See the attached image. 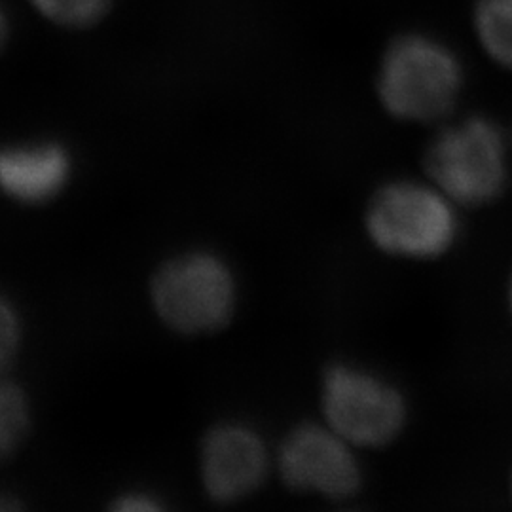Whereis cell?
I'll return each instance as SVG.
<instances>
[{
	"mask_svg": "<svg viewBox=\"0 0 512 512\" xmlns=\"http://www.w3.org/2000/svg\"><path fill=\"white\" fill-rule=\"evenodd\" d=\"M101 512H173V507L158 490L133 484L112 492Z\"/></svg>",
	"mask_w": 512,
	"mask_h": 512,
	"instance_id": "obj_12",
	"label": "cell"
},
{
	"mask_svg": "<svg viewBox=\"0 0 512 512\" xmlns=\"http://www.w3.org/2000/svg\"><path fill=\"white\" fill-rule=\"evenodd\" d=\"M196 463L205 499L232 507L262 490L274 469V452L253 423L228 418L203 433Z\"/></svg>",
	"mask_w": 512,
	"mask_h": 512,
	"instance_id": "obj_7",
	"label": "cell"
},
{
	"mask_svg": "<svg viewBox=\"0 0 512 512\" xmlns=\"http://www.w3.org/2000/svg\"><path fill=\"white\" fill-rule=\"evenodd\" d=\"M465 84L458 52L427 33L389 42L376 74L382 109L404 124H435L450 116Z\"/></svg>",
	"mask_w": 512,
	"mask_h": 512,
	"instance_id": "obj_1",
	"label": "cell"
},
{
	"mask_svg": "<svg viewBox=\"0 0 512 512\" xmlns=\"http://www.w3.org/2000/svg\"><path fill=\"white\" fill-rule=\"evenodd\" d=\"M427 181L461 207L495 202L509 177V139L486 116L444 124L425 148Z\"/></svg>",
	"mask_w": 512,
	"mask_h": 512,
	"instance_id": "obj_3",
	"label": "cell"
},
{
	"mask_svg": "<svg viewBox=\"0 0 512 512\" xmlns=\"http://www.w3.org/2000/svg\"><path fill=\"white\" fill-rule=\"evenodd\" d=\"M323 423L355 450H382L401 439L410 406L403 389L382 372L357 365H330L319 385Z\"/></svg>",
	"mask_w": 512,
	"mask_h": 512,
	"instance_id": "obj_4",
	"label": "cell"
},
{
	"mask_svg": "<svg viewBox=\"0 0 512 512\" xmlns=\"http://www.w3.org/2000/svg\"><path fill=\"white\" fill-rule=\"evenodd\" d=\"M509 494H511V501H512V471H511V480H509Z\"/></svg>",
	"mask_w": 512,
	"mask_h": 512,
	"instance_id": "obj_17",
	"label": "cell"
},
{
	"mask_svg": "<svg viewBox=\"0 0 512 512\" xmlns=\"http://www.w3.org/2000/svg\"><path fill=\"white\" fill-rule=\"evenodd\" d=\"M71 173V154L59 143L0 148V192L14 202H52L69 183Z\"/></svg>",
	"mask_w": 512,
	"mask_h": 512,
	"instance_id": "obj_8",
	"label": "cell"
},
{
	"mask_svg": "<svg viewBox=\"0 0 512 512\" xmlns=\"http://www.w3.org/2000/svg\"><path fill=\"white\" fill-rule=\"evenodd\" d=\"M38 12L69 29L92 27L109 12L112 0H31Z\"/></svg>",
	"mask_w": 512,
	"mask_h": 512,
	"instance_id": "obj_11",
	"label": "cell"
},
{
	"mask_svg": "<svg viewBox=\"0 0 512 512\" xmlns=\"http://www.w3.org/2000/svg\"><path fill=\"white\" fill-rule=\"evenodd\" d=\"M509 141H511V145H512V135H511V139H509Z\"/></svg>",
	"mask_w": 512,
	"mask_h": 512,
	"instance_id": "obj_19",
	"label": "cell"
},
{
	"mask_svg": "<svg viewBox=\"0 0 512 512\" xmlns=\"http://www.w3.org/2000/svg\"><path fill=\"white\" fill-rule=\"evenodd\" d=\"M8 31H10V27H8V16H6L4 8L0 6V48H2L4 40L8 37Z\"/></svg>",
	"mask_w": 512,
	"mask_h": 512,
	"instance_id": "obj_15",
	"label": "cell"
},
{
	"mask_svg": "<svg viewBox=\"0 0 512 512\" xmlns=\"http://www.w3.org/2000/svg\"><path fill=\"white\" fill-rule=\"evenodd\" d=\"M365 234L382 255L429 262L448 255L461 234L459 207L429 181L395 179L366 203Z\"/></svg>",
	"mask_w": 512,
	"mask_h": 512,
	"instance_id": "obj_2",
	"label": "cell"
},
{
	"mask_svg": "<svg viewBox=\"0 0 512 512\" xmlns=\"http://www.w3.org/2000/svg\"><path fill=\"white\" fill-rule=\"evenodd\" d=\"M507 306H509V311H511L512 317V274L511 279H509V287H507Z\"/></svg>",
	"mask_w": 512,
	"mask_h": 512,
	"instance_id": "obj_16",
	"label": "cell"
},
{
	"mask_svg": "<svg viewBox=\"0 0 512 512\" xmlns=\"http://www.w3.org/2000/svg\"><path fill=\"white\" fill-rule=\"evenodd\" d=\"M150 296L169 329L202 336L232 321L238 310V277L230 262L215 251H186L158 268Z\"/></svg>",
	"mask_w": 512,
	"mask_h": 512,
	"instance_id": "obj_5",
	"label": "cell"
},
{
	"mask_svg": "<svg viewBox=\"0 0 512 512\" xmlns=\"http://www.w3.org/2000/svg\"><path fill=\"white\" fill-rule=\"evenodd\" d=\"M473 29L482 52L512 71V0H476Z\"/></svg>",
	"mask_w": 512,
	"mask_h": 512,
	"instance_id": "obj_10",
	"label": "cell"
},
{
	"mask_svg": "<svg viewBox=\"0 0 512 512\" xmlns=\"http://www.w3.org/2000/svg\"><path fill=\"white\" fill-rule=\"evenodd\" d=\"M21 344V319L14 304L0 294V374L12 365Z\"/></svg>",
	"mask_w": 512,
	"mask_h": 512,
	"instance_id": "obj_13",
	"label": "cell"
},
{
	"mask_svg": "<svg viewBox=\"0 0 512 512\" xmlns=\"http://www.w3.org/2000/svg\"><path fill=\"white\" fill-rule=\"evenodd\" d=\"M0 512H33V509L16 488L0 484Z\"/></svg>",
	"mask_w": 512,
	"mask_h": 512,
	"instance_id": "obj_14",
	"label": "cell"
},
{
	"mask_svg": "<svg viewBox=\"0 0 512 512\" xmlns=\"http://www.w3.org/2000/svg\"><path fill=\"white\" fill-rule=\"evenodd\" d=\"M340 512H357V511H340Z\"/></svg>",
	"mask_w": 512,
	"mask_h": 512,
	"instance_id": "obj_18",
	"label": "cell"
},
{
	"mask_svg": "<svg viewBox=\"0 0 512 512\" xmlns=\"http://www.w3.org/2000/svg\"><path fill=\"white\" fill-rule=\"evenodd\" d=\"M274 469L287 490L329 501L353 499L365 486L357 450L323 421L291 427L275 448Z\"/></svg>",
	"mask_w": 512,
	"mask_h": 512,
	"instance_id": "obj_6",
	"label": "cell"
},
{
	"mask_svg": "<svg viewBox=\"0 0 512 512\" xmlns=\"http://www.w3.org/2000/svg\"><path fill=\"white\" fill-rule=\"evenodd\" d=\"M35 429V410L29 391L0 374V465L12 463L25 450Z\"/></svg>",
	"mask_w": 512,
	"mask_h": 512,
	"instance_id": "obj_9",
	"label": "cell"
}]
</instances>
